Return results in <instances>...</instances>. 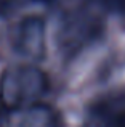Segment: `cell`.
I'll return each instance as SVG.
<instances>
[{"mask_svg":"<svg viewBox=\"0 0 125 127\" xmlns=\"http://www.w3.org/2000/svg\"><path fill=\"white\" fill-rule=\"evenodd\" d=\"M96 114L103 127H125V93L101 101Z\"/></svg>","mask_w":125,"mask_h":127,"instance_id":"cell-1","label":"cell"},{"mask_svg":"<svg viewBox=\"0 0 125 127\" xmlns=\"http://www.w3.org/2000/svg\"><path fill=\"white\" fill-rule=\"evenodd\" d=\"M100 2H103L106 6H109V8H112V10L125 8V0H100Z\"/></svg>","mask_w":125,"mask_h":127,"instance_id":"cell-2","label":"cell"}]
</instances>
